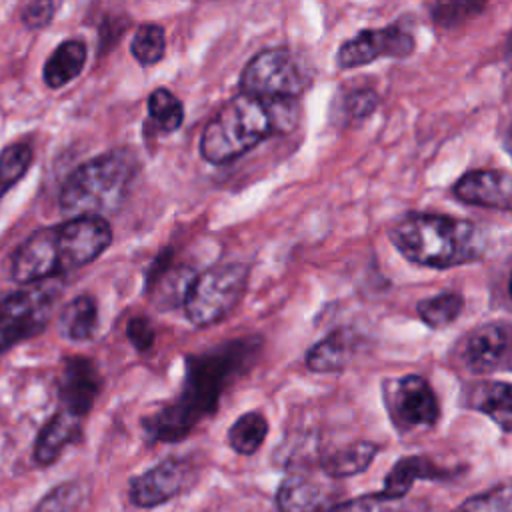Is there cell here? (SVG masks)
Returning <instances> with one entry per match:
<instances>
[{"instance_id":"6da1fadb","label":"cell","mask_w":512,"mask_h":512,"mask_svg":"<svg viewBox=\"0 0 512 512\" xmlns=\"http://www.w3.org/2000/svg\"><path fill=\"white\" fill-rule=\"evenodd\" d=\"M260 346L262 340L250 336L186 356L182 390L174 400L142 418L146 434L156 442H178L186 438L204 418L216 412L224 390L252 366Z\"/></svg>"},{"instance_id":"7a4b0ae2","label":"cell","mask_w":512,"mask_h":512,"mask_svg":"<svg viewBox=\"0 0 512 512\" xmlns=\"http://www.w3.org/2000/svg\"><path fill=\"white\" fill-rule=\"evenodd\" d=\"M112 242L106 218H68L30 234L10 260V274L20 284L58 278L96 260Z\"/></svg>"},{"instance_id":"3957f363","label":"cell","mask_w":512,"mask_h":512,"mask_svg":"<svg viewBox=\"0 0 512 512\" xmlns=\"http://www.w3.org/2000/svg\"><path fill=\"white\" fill-rule=\"evenodd\" d=\"M296 124V100H260L238 94L206 124L200 154L210 164H228L274 132Z\"/></svg>"},{"instance_id":"277c9868","label":"cell","mask_w":512,"mask_h":512,"mask_svg":"<svg viewBox=\"0 0 512 512\" xmlns=\"http://www.w3.org/2000/svg\"><path fill=\"white\" fill-rule=\"evenodd\" d=\"M390 242L408 262L428 268L470 264L486 252L484 234L476 224L444 214H406L392 226Z\"/></svg>"},{"instance_id":"5b68a950","label":"cell","mask_w":512,"mask_h":512,"mask_svg":"<svg viewBox=\"0 0 512 512\" xmlns=\"http://www.w3.org/2000/svg\"><path fill=\"white\" fill-rule=\"evenodd\" d=\"M140 162L130 148H116L80 164L60 190V210L68 218H104L118 212L138 178Z\"/></svg>"},{"instance_id":"8992f818","label":"cell","mask_w":512,"mask_h":512,"mask_svg":"<svg viewBox=\"0 0 512 512\" xmlns=\"http://www.w3.org/2000/svg\"><path fill=\"white\" fill-rule=\"evenodd\" d=\"M250 268L240 262H220L192 278L184 294V312L200 328L224 320L240 302Z\"/></svg>"},{"instance_id":"52a82bcc","label":"cell","mask_w":512,"mask_h":512,"mask_svg":"<svg viewBox=\"0 0 512 512\" xmlns=\"http://www.w3.org/2000/svg\"><path fill=\"white\" fill-rule=\"evenodd\" d=\"M310 84L304 60L288 48L258 52L240 76L242 94L260 100H296Z\"/></svg>"},{"instance_id":"ba28073f","label":"cell","mask_w":512,"mask_h":512,"mask_svg":"<svg viewBox=\"0 0 512 512\" xmlns=\"http://www.w3.org/2000/svg\"><path fill=\"white\" fill-rule=\"evenodd\" d=\"M60 292L58 278H50L26 284L0 302V354L46 328Z\"/></svg>"},{"instance_id":"9c48e42d","label":"cell","mask_w":512,"mask_h":512,"mask_svg":"<svg viewBox=\"0 0 512 512\" xmlns=\"http://www.w3.org/2000/svg\"><path fill=\"white\" fill-rule=\"evenodd\" d=\"M386 404L398 430H424L438 422L440 406L426 378L406 374L386 390Z\"/></svg>"},{"instance_id":"30bf717a","label":"cell","mask_w":512,"mask_h":512,"mask_svg":"<svg viewBox=\"0 0 512 512\" xmlns=\"http://www.w3.org/2000/svg\"><path fill=\"white\" fill-rule=\"evenodd\" d=\"M414 50V36L402 22L386 28L362 30L348 38L338 50L340 68H358L378 58H406Z\"/></svg>"},{"instance_id":"8fae6325","label":"cell","mask_w":512,"mask_h":512,"mask_svg":"<svg viewBox=\"0 0 512 512\" xmlns=\"http://www.w3.org/2000/svg\"><path fill=\"white\" fill-rule=\"evenodd\" d=\"M194 482V464L186 458H164L130 480V500L138 508H154L180 496Z\"/></svg>"},{"instance_id":"7c38bea8","label":"cell","mask_w":512,"mask_h":512,"mask_svg":"<svg viewBox=\"0 0 512 512\" xmlns=\"http://www.w3.org/2000/svg\"><path fill=\"white\" fill-rule=\"evenodd\" d=\"M462 366L472 374H490L510 368V326L488 322L464 336L458 350Z\"/></svg>"},{"instance_id":"4fadbf2b","label":"cell","mask_w":512,"mask_h":512,"mask_svg":"<svg viewBox=\"0 0 512 512\" xmlns=\"http://www.w3.org/2000/svg\"><path fill=\"white\" fill-rule=\"evenodd\" d=\"M102 390V376L96 364L84 356H70L62 364L58 378V396L62 408L74 416H86Z\"/></svg>"},{"instance_id":"5bb4252c","label":"cell","mask_w":512,"mask_h":512,"mask_svg":"<svg viewBox=\"0 0 512 512\" xmlns=\"http://www.w3.org/2000/svg\"><path fill=\"white\" fill-rule=\"evenodd\" d=\"M452 194L464 204L510 210L512 178L506 170H472L456 180Z\"/></svg>"},{"instance_id":"9a60e30c","label":"cell","mask_w":512,"mask_h":512,"mask_svg":"<svg viewBox=\"0 0 512 512\" xmlns=\"http://www.w3.org/2000/svg\"><path fill=\"white\" fill-rule=\"evenodd\" d=\"M82 424L80 418L74 416L72 412L60 408L38 432L36 442H34V460L40 466H50L62 450L76 442L80 436Z\"/></svg>"},{"instance_id":"2e32d148","label":"cell","mask_w":512,"mask_h":512,"mask_svg":"<svg viewBox=\"0 0 512 512\" xmlns=\"http://www.w3.org/2000/svg\"><path fill=\"white\" fill-rule=\"evenodd\" d=\"M448 472L442 470L438 464H434L426 456H404L394 462L390 472L384 478V486L380 492H376L384 500H400L404 498L416 480H434V478H446Z\"/></svg>"},{"instance_id":"e0dca14e","label":"cell","mask_w":512,"mask_h":512,"mask_svg":"<svg viewBox=\"0 0 512 512\" xmlns=\"http://www.w3.org/2000/svg\"><path fill=\"white\" fill-rule=\"evenodd\" d=\"M358 346V334L350 328H338L316 342L306 354V366L312 372H336L346 368Z\"/></svg>"},{"instance_id":"ac0fdd59","label":"cell","mask_w":512,"mask_h":512,"mask_svg":"<svg viewBox=\"0 0 512 512\" xmlns=\"http://www.w3.org/2000/svg\"><path fill=\"white\" fill-rule=\"evenodd\" d=\"M280 512H328L330 498L326 490L304 476H288L276 492Z\"/></svg>"},{"instance_id":"d6986e66","label":"cell","mask_w":512,"mask_h":512,"mask_svg":"<svg viewBox=\"0 0 512 512\" xmlns=\"http://www.w3.org/2000/svg\"><path fill=\"white\" fill-rule=\"evenodd\" d=\"M466 404L490 416L504 434L512 428V388L508 382H478L470 388Z\"/></svg>"},{"instance_id":"ffe728a7","label":"cell","mask_w":512,"mask_h":512,"mask_svg":"<svg viewBox=\"0 0 512 512\" xmlns=\"http://www.w3.org/2000/svg\"><path fill=\"white\" fill-rule=\"evenodd\" d=\"M86 64V44L82 40H64L48 56L44 64V82L48 88L56 90L80 76Z\"/></svg>"},{"instance_id":"44dd1931","label":"cell","mask_w":512,"mask_h":512,"mask_svg":"<svg viewBox=\"0 0 512 512\" xmlns=\"http://www.w3.org/2000/svg\"><path fill=\"white\" fill-rule=\"evenodd\" d=\"M98 328V306L92 296H76L58 316V330L64 338L82 342L90 340Z\"/></svg>"},{"instance_id":"7402d4cb","label":"cell","mask_w":512,"mask_h":512,"mask_svg":"<svg viewBox=\"0 0 512 512\" xmlns=\"http://www.w3.org/2000/svg\"><path fill=\"white\" fill-rule=\"evenodd\" d=\"M378 452H380V448L374 442H366V440L352 442V444H348L344 448H338V450L330 452L322 460V470L330 478L356 476V474L364 472L372 464V460L376 458Z\"/></svg>"},{"instance_id":"603a6c76","label":"cell","mask_w":512,"mask_h":512,"mask_svg":"<svg viewBox=\"0 0 512 512\" xmlns=\"http://www.w3.org/2000/svg\"><path fill=\"white\" fill-rule=\"evenodd\" d=\"M268 434V420L262 412H244L228 430V444L238 454H254Z\"/></svg>"},{"instance_id":"cb8c5ba5","label":"cell","mask_w":512,"mask_h":512,"mask_svg":"<svg viewBox=\"0 0 512 512\" xmlns=\"http://www.w3.org/2000/svg\"><path fill=\"white\" fill-rule=\"evenodd\" d=\"M464 308V298L458 292H442L438 296L424 298L416 304L418 318L430 328H444L452 324Z\"/></svg>"},{"instance_id":"d4e9b609","label":"cell","mask_w":512,"mask_h":512,"mask_svg":"<svg viewBox=\"0 0 512 512\" xmlns=\"http://www.w3.org/2000/svg\"><path fill=\"white\" fill-rule=\"evenodd\" d=\"M34 152L28 142H14L0 152V200L18 184L32 164Z\"/></svg>"},{"instance_id":"484cf974","label":"cell","mask_w":512,"mask_h":512,"mask_svg":"<svg viewBox=\"0 0 512 512\" xmlns=\"http://www.w3.org/2000/svg\"><path fill=\"white\" fill-rule=\"evenodd\" d=\"M148 114L162 132L170 134L182 126L184 106L168 88H156L148 98Z\"/></svg>"},{"instance_id":"4316f807","label":"cell","mask_w":512,"mask_h":512,"mask_svg":"<svg viewBox=\"0 0 512 512\" xmlns=\"http://www.w3.org/2000/svg\"><path fill=\"white\" fill-rule=\"evenodd\" d=\"M132 56L142 66H152L158 60H162L166 50V36L164 30L158 24H144L136 30L132 44H130Z\"/></svg>"},{"instance_id":"83f0119b","label":"cell","mask_w":512,"mask_h":512,"mask_svg":"<svg viewBox=\"0 0 512 512\" xmlns=\"http://www.w3.org/2000/svg\"><path fill=\"white\" fill-rule=\"evenodd\" d=\"M84 500V488L80 482H62L48 490L36 504L34 512H74Z\"/></svg>"},{"instance_id":"f1b7e54d","label":"cell","mask_w":512,"mask_h":512,"mask_svg":"<svg viewBox=\"0 0 512 512\" xmlns=\"http://www.w3.org/2000/svg\"><path fill=\"white\" fill-rule=\"evenodd\" d=\"M456 512H512L510 482H502L486 492L466 498Z\"/></svg>"},{"instance_id":"f546056e","label":"cell","mask_w":512,"mask_h":512,"mask_svg":"<svg viewBox=\"0 0 512 512\" xmlns=\"http://www.w3.org/2000/svg\"><path fill=\"white\" fill-rule=\"evenodd\" d=\"M486 2L488 0H434L430 14L438 24L454 26L480 12Z\"/></svg>"},{"instance_id":"4dcf8cb0","label":"cell","mask_w":512,"mask_h":512,"mask_svg":"<svg viewBox=\"0 0 512 512\" xmlns=\"http://www.w3.org/2000/svg\"><path fill=\"white\" fill-rule=\"evenodd\" d=\"M394 500H384L378 494H366L340 504H332L328 512H400L392 504Z\"/></svg>"},{"instance_id":"1f68e13d","label":"cell","mask_w":512,"mask_h":512,"mask_svg":"<svg viewBox=\"0 0 512 512\" xmlns=\"http://www.w3.org/2000/svg\"><path fill=\"white\" fill-rule=\"evenodd\" d=\"M376 106H378V94L372 88L352 90L344 98V112L348 118H354V120H362L370 116L376 110Z\"/></svg>"},{"instance_id":"d6a6232c","label":"cell","mask_w":512,"mask_h":512,"mask_svg":"<svg viewBox=\"0 0 512 512\" xmlns=\"http://www.w3.org/2000/svg\"><path fill=\"white\" fill-rule=\"evenodd\" d=\"M54 12H56L54 0H30L22 10V22L26 24V28L38 30L52 22Z\"/></svg>"},{"instance_id":"836d02e7","label":"cell","mask_w":512,"mask_h":512,"mask_svg":"<svg viewBox=\"0 0 512 512\" xmlns=\"http://www.w3.org/2000/svg\"><path fill=\"white\" fill-rule=\"evenodd\" d=\"M126 336L138 352H146L154 344V328L148 318L134 316L126 326Z\"/></svg>"}]
</instances>
